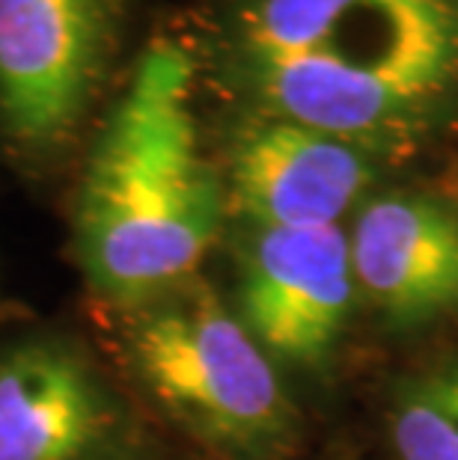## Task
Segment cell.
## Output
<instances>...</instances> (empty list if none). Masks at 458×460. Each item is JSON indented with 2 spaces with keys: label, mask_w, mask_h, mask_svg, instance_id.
Segmentation results:
<instances>
[{
  "label": "cell",
  "mask_w": 458,
  "mask_h": 460,
  "mask_svg": "<svg viewBox=\"0 0 458 460\" xmlns=\"http://www.w3.org/2000/svg\"><path fill=\"white\" fill-rule=\"evenodd\" d=\"M191 81L188 54L155 42L86 161L75 256L120 309L193 279L220 232L227 190L202 155Z\"/></svg>",
  "instance_id": "obj_1"
},
{
  "label": "cell",
  "mask_w": 458,
  "mask_h": 460,
  "mask_svg": "<svg viewBox=\"0 0 458 460\" xmlns=\"http://www.w3.org/2000/svg\"><path fill=\"white\" fill-rule=\"evenodd\" d=\"M241 51L268 113L360 143L411 125L453 84V0H245Z\"/></svg>",
  "instance_id": "obj_2"
},
{
  "label": "cell",
  "mask_w": 458,
  "mask_h": 460,
  "mask_svg": "<svg viewBox=\"0 0 458 460\" xmlns=\"http://www.w3.org/2000/svg\"><path fill=\"white\" fill-rule=\"evenodd\" d=\"M120 348L140 389L218 460H286L301 413L259 341L200 279L122 309Z\"/></svg>",
  "instance_id": "obj_3"
},
{
  "label": "cell",
  "mask_w": 458,
  "mask_h": 460,
  "mask_svg": "<svg viewBox=\"0 0 458 460\" xmlns=\"http://www.w3.org/2000/svg\"><path fill=\"white\" fill-rule=\"evenodd\" d=\"M122 0H0V134L51 158L81 128L120 45Z\"/></svg>",
  "instance_id": "obj_4"
},
{
  "label": "cell",
  "mask_w": 458,
  "mask_h": 460,
  "mask_svg": "<svg viewBox=\"0 0 458 460\" xmlns=\"http://www.w3.org/2000/svg\"><path fill=\"white\" fill-rule=\"evenodd\" d=\"M138 457V422L84 348L42 332L0 350V460Z\"/></svg>",
  "instance_id": "obj_5"
},
{
  "label": "cell",
  "mask_w": 458,
  "mask_h": 460,
  "mask_svg": "<svg viewBox=\"0 0 458 460\" xmlns=\"http://www.w3.org/2000/svg\"><path fill=\"white\" fill-rule=\"evenodd\" d=\"M352 303V250L339 226L253 229L241 256L238 318L274 362L325 368Z\"/></svg>",
  "instance_id": "obj_6"
},
{
  "label": "cell",
  "mask_w": 458,
  "mask_h": 460,
  "mask_svg": "<svg viewBox=\"0 0 458 460\" xmlns=\"http://www.w3.org/2000/svg\"><path fill=\"white\" fill-rule=\"evenodd\" d=\"M373 181L355 143L268 116L229 149L227 202L253 229L337 226Z\"/></svg>",
  "instance_id": "obj_7"
},
{
  "label": "cell",
  "mask_w": 458,
  "mask_h": 460,
  "mask_svg": "<svg viewBox=\"0 0 458 460\" xmlns=\"http://www.w3.org/2000/svg\"><path fill=\"white\" fill-rule=\"evenodd\" d=\"M355 282L393 324L417 327L458 309V214L444 202L390 193L348 234Z\"/></svg>",
  "instance_id": "obj_8"
},
{
  "label": "cell",
  "mask_w": 458,
  "mask_h": 460,
  "mask_svg": "<svg viewBox=\"0 0 458 460\" xmlns=\"http://www.w3.org/2000/svg\"><path fill=\"white\" fill-rule=\"evenodd\" d=\"M390 437L399 460H458V357L399 386Z\"/></svg>",
  "instance_id": "obj_9"
}]
</instances>
